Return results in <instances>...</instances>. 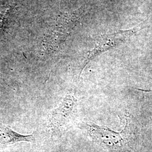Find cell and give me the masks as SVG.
I'll return each mask as SVG.
<instances>
[{
  "mask_svg": "<svg viewBox=\"0 0 152 152\" xmlns=\"http://www.w3.org/2000/svg\"><path fill=\"white\" fill-rule=\"evenodd\" d=\"M123 118L124 127L120 131L92 122H82L80 127L87 132L93 141L102 147L110 150H120L134 140L139 130L131 114H126Z\"/></svg>",
  "mask_w": 152,
  "mask_h": 152,
  "instance_id": "obj_1",
  "label": "cell"
},
{
  "mask_svg": "<svg viewBox=\"0 0 152 152\" xmlns=\"http://www.w3.org/2000/svg\"><path fill=\"white\" fill-rule=\"evenodd\" d=\"M77 101L75 94L68 92L60 104L50 113L48 127L52 132L59 131L70 122L75 113Z\"/></svg>",
  "mask_w": 152,
  "mask_h": 152,
  "instance_id": "obj_2",
  "label": "cell"
},
{
  "mask_svg": "<svg viewBox=\"0 0 152 152\" xmlns=\"http://www.w3.org/2000/svg\"><path fill=\"white\" fill-rule=\"evenodd\" d=\"M72 18L65 15L60 17L50 32L45 36L43 42L45 53L51 54L56 51L70 35L75 24Z\"/></svg>",
  "mask_w": 152,
  "mask_h": 152,
  "instance_id": "obj_3",
  "label": "cell"
},
{
  "mask_svg": "<svg viewBox=\"0 0 152 152\" xmlns=\"http://www.w3.org/2000/svg\"><path fill=\"white\" fill-rule=\"evenodd\" d=\"M138 30H139V28H134L128 30L120 31L103 36L97 40L93 48L87 53L85 59L83 61L81 69L79 74V78L82 71L91 60L99 55L123 43L126 39L129 38Z\"/></svg>",
  "mask_w": 152,
  "mask_h": 152,
  "instance_id": "obj_4",
  "label": "cell"
},
{
  "mask_svg": "<svg viewBox=\"0 0 152 152\" xmlns=\"http://www.w3.org/2000/svg\"><path fill=\"white\" fill-rule=\"evenodd\" d=\"M23 141L30 142L34 141V135L20 134L0 122V144L9 145Z\"/></svg>",
  "mask_w": 152,
  "mask_h": 152,
  "instance_id": "obj_5",
  "label": "cell"
},
{
  "mask_svg": "<svg viewBox=\"0 0 152 152\" xmlns=\"http://www.w3.org/2000/svg\"><path fill=\"white\" fill-rule=\"evenodd\" d=\"M137 90L139 91H142V92H152V90H145V89H140V88H137Z\"/></svg>",
  "mask_w": 152,
  "mask_h": 152,
  "instance_id": "obj_6",
  "label": "cell"
},
{
  "mask_svg": "<svg viewBox=\"0 0 152 152\" xmlns=\"http://www.w3.org/2000/svg\"><path fill=\"white\" fill-rule=\"evenodd\" d=\"M4 77H5L4 75L3 74H2V73H0V79H2V78H4Z\"/></svg>",
  "mask_w": 152,
  "mask_h": 152,
  "instance_id": "obj_7",
  "label": "cell"
}]
</instances>
